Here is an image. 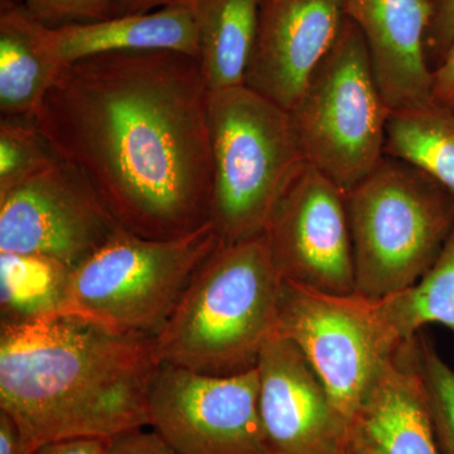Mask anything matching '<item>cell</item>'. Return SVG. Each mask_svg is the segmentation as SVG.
I'll list each match as a JSON object with an SVG mask.
<instances>
[{
  "label": "cell",
  "mask_w": 454,
  "mask_h": 454,
  "mask_svg": "<svg viewBox=\"0 0 454 454\" xmlns=\"http://www.w3.org/2000/svg\"><path fill=\"white\" fill-rule=\"evenodd\" d=\"M208 92L196 57L109 53L67 66L35 121L122 229L170 240L211 223Z\"/></svg>",
  "instance_id": "cell-1"
},
{
  "label": "cell",
  "mask_w": 454,
  "mask_h": 454,
  "mask_svg": "<svg viewBox=\"0 0 454 454\" xmlns=\"http://www.w3.org/2000/svg\"><path fill=\"white\" fill-rule=\"evenodd\" d=\"M160 366L154 337L68 313L2 324L0 411L32 454L65 439H113L149 427V390Z\"/></svg>",
  "instance_id": "cell-2"
},
{
  "label": "cell",
  "mask_w": 454,
  "mask_h": 454,
  "mask_svg": "<svg viewBox=\"0 0 454 454\" xmlns=\"http://www.w3.org/2000/svg\"><path fill=\"white\" fill-rule=\"evenodd\" d=\"M282 284L265 234L220 243L154 336L160 364L219 376L255 369L277 334Z\"/></svg>",
  "instance_id": "cell-3"
},
{
  "label": "cell",
  "mask_w": 454,
  "mask_h": 454,
  "mask_svg": "<svg viewBox=\"0 0 454 454\" xmlns=\"http://www.w3.org/2000/svg\"><path fill=\"white\" fill-rule=\"evenodd\" d=\"M355 293L382 300L422 279L454 226V195L422 169L384 155L346 192Z\"/></svg>",
  "instance_id": "cell-4"
},
{
  "label": "cell",
  "mask_w": 454,
  "mask_h": 454,
  "mask_svg": "<svg viewBox=\"0 0 454 454\" xmlns=\"http://www.w3.org/2000/svg\"><path fill=\"white\" fill-rule=\"evenodd\" d=\"M211 223L223 244L265 229L284 190L306 162L283 107L247 86L208 92Z\"/></svg>",
  "instance_id": "cell-5"
},
{
  "label": "cell",
  "mask_w": 454,
  "mask_h": 454,
  "mask_svg": "<svg viewBox=\"0 0 454 454\" xmlns=\"http://www.w3.org/2000/svg\"><path fill=\"white\" fill-rule=\"evenodd\" d=\"M220 243L211 223L170 240L121 227L71 269L62 312L115 333L154 337Z\"/></svg>",
  "instance_id": "cell-6"
},
{
  "label": "cell",
  "mask_w": 454,
  "mask_h": 454,
  "mask_svg": "<svg viewBox=\"0 0 454 454\" xmlns=\"http://www.w3.org/2000/svg\"><path fill=\"white\" fill-rule=\"evenodd\" d=\"M390 109L363 33L345 17L289 115L307 162L348 192L384 157Z\"/></svg>",
  "instance_id": "cell-7"
},
{
  "label": "cell",
  "mask_w": 454,
  "mask_h": 454,
  "mask_svg": "<svg viewBox=\"0 0 454 454\" xmlns=\"http://www.w3.org/2000/svg\"><path fill=\"white\" fill-rule=\"evenodd\" d=\"M277 336L303 352L334 404L349 418L404 340L380 300L328 294L283 280Z\"/></svg>",
  "instance_id": "cell-8"
},
{
  "label": "cell",
  "mask_w": 454,
  "mask_h": 454,
  "mask_svg": "<svg viewBox=\"0 0 454 454\" xmlns=\"http://www.w3.org/2000/svg\"><path fill=\"white\" fill-rule=\"evenodd\" d=\"M148 414L175 454H267L256 367L219 376L160 364Z\"/></svg>",
  "instance_id": "cell-9"
},
{
  "label": "cell",
  "mask_w": 454,
  "mask_h": 454,
  "mask_svg": "<svg viewBox=\"0 0 454 454\" xmlns=\"http://www.w3.org/2000/svg\"><path fill=\"white\" fill-rule=\"evenodd\" d=\"M121 229L85 176L61 158L0 195V253L73 269Z\"/></svg>",
  "instance_id": "cell-10"
},
{
  "label": "cell",
  "mask_w": 454,
  "mask_h": 454,
  "mask_svg": "<svg viewBox=\"0 0 454 454\" xmlns=\"http://www.w3.org/2000/svg\"><path fill=\"white\" fill-rule=\"evenodd\" d=\"M264 234L283 280L328 294L355 293L346 192L307 160L284 190Z\"/></svg>",
  "instance_id": "cell-11"
},
{
  "label": "cell",
  "mask_w": 454,
  "mask_h": 454,
  "mask_svg": "<svg viewBox=\"0 0 454 454\" xmlns=\"http://www.w3.org/2000/svg\"><path fill=\"white\" fill-rule=\"evenodd\" d=\"M267 454H340L348 417L291 340L273 336L256 365Z\"/></svg>",
  "instance_id": "cell-12"
},
{
  "label": "cell",
  "mask_w": 454,
  "mask_h": 454,
  "mask_svg": "<svg viewBox=\"0 0 454 454\" xmlns=\"http://www.w3.org/2000/svg\"><path fill=\"white\" fill-rule=\"evenodd\" d=\"M345 17L343 0H260L244 86L291 112Z\"/></svg>",
  "instance_id": "cell-13"
},
{
  "label": "cell",
  "mask_w": 454,
  "mask_h": 454,
  "mask_svg": "<svg viewBox=\"0 0 454 454\" xmlns=\"http://www.w3.org/2000/svg\"><path fill=\"white\" fill-rule=\"evenodd\" d=\"M363 33L376 82L390 112L433 103L426 53L432 0H343Z\"/></svg>",
  "instance_id": "cell-14"
},
{
  "label": "cell",
  "mask_w": 454,
  "mask_h": 454,
  "mask_svg": "<svg viewBox=\"0 0 454 454\" xmlns=\"http://www.w3.org/2000/svg\"><path fill=\"white\" fill-rule=\"evenodd\" d=\"M413 339L399 346L349 415L340 454H439Z\"/></svg>",
  "instance_id": "cell-15"
},
{
  "label": "cell",
  "mask_w": 454,
  "mask_h": 454,
  "mask_svg": "<svg viewBox=\"0 0 454 454\" xmlns=\"http://www.w3.org/2000/svg\"><path fill=\"white\" fill-rule=\"evenodd\" d=\"M42 49L62 67L109 53L173 51L199 59V35L190 7H168L97 22L47 28L38 23Z\"/></svg>",
  "instance_id": "cell-16"
},
{
  "label": "cell",
  "mask_w": 454,
  "mask_h": 454,
  "mask_svg": "<svg viewBox=\"0 0 454 454\" xmlns=\"http://www.w3.org/2000/svg\"><path fill=\"white\" fill-rule=\"evenodd\" d=\"M65 67L43 49L23 5L0 8V114L35 116Z\"/></svg>",
  "instance_id": "cell-17"
},
{
  "label": "cell",
  "mask_w": 454,
  "mask_h": 454,
  "mask_svg": "<svg viewBox=\"0 0 454 454\" xmlns=\"http://www.w3.org/2000/svg\"><path fill=\"white\" fill-rule=\"evenodd\" d=\"M260 0H195L199 62L208 91L244 85Z\"/></svg>",
  "instance_id": "cell-18"
},
{
  "label": "cell",
  "mask_w": 454,
  "mask_h": 454,
  "mask_svg": "<svg viewBox=\"0 0 454 454\" xmlns=\"http://www.w3.org/2000/svg\"><path fill=\"white\" fill-rule=\"evenodd\" d=\"M384 153L413 164L454 195V112L433 101L391 113Z\"/></svg>",
  "instance_id": "cell-19"
},
{
  "label": "cell",
  "mask_w": 454,
  "mask_h": 454,
  "mask_svg": "<svg viewBox=\"0 0 454 454\" xmlns=\"http://www.w3.org/2000/svg\"><path fill=\"white\" fill-rule=\"evenodd\" d=\"M70 270L42 256L0 253L2 324L62 312Z\"/></svg>",
  "instance_id": "cell-20"
},
{
  "label": "cell",
  "mask_w": 454,
  "mask_h": 454,
  "mask_svg": "<svg viewBox=\"0 0 454 454\" xmlns=\"http://www.w3.org/2000/svg\"><path fill=\"white\" fill-rule=\"evenodd\" d=\"M389 324L403 340L426 325H446L454 333V226L437 260L417 284L380 300Z\"/></svg>",
  "instance_id": "cell-21"
},
{
  "label": "cell",
  "mask_w": 454,
  "mask_h": 454,
  "mask_svg": "<svg viewBox=\"0 0 454 454\" xmlns=\"http://www.w3.org/2000/svg\"><path fill=\"white\" fill-rule=\"evenodd\" d=\"M35 116L0 121V195L35 177L59 160Z\"/></svg>",
  "instance_id": "cell-22"
},
{
  "label": "cell",
  "mask_w": 454,
  "mask_h": 454,
  "mask_svg": "<svg viewBox=\"0 0 454 454\" xmlns=\"http://www.w3.org/2000/svg\"><path fill=\"white\" fill-rule=\"evenodd\" d=\"M415 356L439 454H454V370L426 334L414 336Z\"/></svg>",
  "instance_id": "cell-23"
},
{
  "label": "cell",
  "mask_w": 454,
  "mask_h": 454,
  "mask_svg": "<svg viewBox=\"0 0 454 454\" xmlns=\"http://www.w3.org/2000/svg\"><path fill=\"white\" fill-rule=\"evenodd\" d=\"M23 7L47 28L118 17L115 0H23Z\"/></svg>",
  "instance_id": "cell-24"
},
{
  "label": "cell",
  "mask_w": 454,
  "mask_h": 454,
  "mask_svg": "<svg viewBox=\"0 0 454 454\" xmlns=\"http://www.w3.org/2000/svg\"><path fill=\"white\" fill-rule=\"evenodd\" d=\"M454 44V0H432L426 53L434 71L444 61Z\"/></svg>",
  "instance_id": "cell-25"
},
{
  "label": "cell",
  "mask_w": 454,
  "mask_h": 454,
  "mask_svg": "<svg viewBox=\"0 0 454 454\" xmlns=\"http://www.w3.org/2000/svg\"><path fill=\"white\" fill-rule=\"evenodd\" d=\"M106 454H175L154 430H131L110 441Z\"/></svg>",
  "instance_id": "cell-26"
},
{
  "label": "cell",
  "mask_w": 454,
  "mask_h": 454,
  "mask_svg": "<svg viewBox=\"0 0 454 454\" xmlns=\"http://www.w3.org/2000/svg\"><path fill=\"white\" fill-rule=\"evenodd\" d=\"M433 101L454 112V44L444 61L433 71Z\"/></svg>",
  "instance_id": "cell-27"
},
{
  "label": "cell",
  "mask_w": 454,
  "mask_h": 454,
  "mask_svg": "<svg viewBox=\"0 0 454 454\" xmlns=\"http://www.w3.org/2000/svg\"><path fill=\"white\" fill-rule=\"evenodd\" d=\"M112 439L74 438L44 444L35 454H106Z\"/></svg>",
  "instance_id": "cell-28"
},
{
  "label": "cell",
  "mask_w": 454,
  "mask_h": 454,
  "mask_svg": "<svg viewBox=\"0 0 454 454\" xmlns=\"http://www.w3.org/2000/svg\"><path fill=\"white\" fill-rule=\"evenodd\" d=\"M119 16L149 13L158 9L168 7L192 8L195 0H115Z\"/></svg>",
  "instance_id": "cell-29"
},
{
  "label": "cell",
  "mask_w": 454,
  "mask_h": 454,
  "mask_svg": "<svg viewBox=\"0 0 454 454\" xmlns=\"http://www.w3.org/2000/svg\"><path fill=\"white\" fill-rule=\"evenodd\" d=\"M0 454H32L27 448L16 422L0 411Z\"/></svg>",
  "instance_id": "cell-30"
},
{
  "label": "cell",
  "mask_w": 454,
  "mask_h": 454,
  "mask_svg": "<svg viewBox=\"0 0 454 454\" xmlns=\"http://www.w3.org/2000/svg\"><path fill=\"white\" fill-rule=\"evenodd\" d=\"M12 5H23V0H0V8L12 7Z\"/></svg>",
  "instance_id": "cell-31"
}]
</instances>
